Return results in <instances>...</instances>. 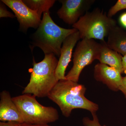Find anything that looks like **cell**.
<instances>
[{
    "mask_svg": "<svg viewBox=\"0 0 126 126\" xmlns=\"http://www.w3.org/2000/svg\"><path fill=\"white\" fill-rule=\"evenodd\" d=\"M119 90L121 91L126 98V76L123 77L122 82L119 88Z\"/></svg>",
    "mask_w": 126,
    "mask_h": 126,
    "instance_id": "19",
    "label": "cell"
},
{
    "mask_svg": "<svg viewBox=\"0 0 126 126\" xmlns=\"http://www.w3.org/2000/svg\"><path fill=\"white\" fill-rule=\"evenodd\" d=\"M80 39L79 32L78 31L68 36L63 42L55 71V76L58 81L65 79V70L71 61L73 50Z\"/></svg>",
    "mask_w": 126,
    "mask_h": 126,
    "instance_id": "9",
    "label": "cell"
},
{
    "mask_svg": "<svg viewBox=\"0 0 126 126\" xmlns=\"http://www.w3.org/2000/svg\"><path fill=\"white\" fill-rule=\"evenodd\" d=\"M98 60L101 63L114 68L123 73L122 56L119 53L109 47L106 42H102L101 43Z\"/></svg>",
    "mask_w": 126,
    "mask_h": 126,
    "instance_id": "12",
    "label": "cell"
},
{
    "mask_svg": "<svg viewBox=\"0 0 126 126\" xmlns=\"http://www.w3.org/2000/svg\"><path fill=\"white\" fill-rule=\"evenodd\" d=\"M94 78L106 84L110 90L117 92L122 82L121 73L114 68L99 63L94 66Z\"/></svg>",
    "mask_w": 126,
    "mask_h": 126,
    "instance_id": "10",
    "label": "cell"
},
{
    "mask_svg": "<svg viewBox=\"0 0 126 126\" xmlns=\"http://www.w3.org/2000/svg\"><path fill=\"white\" fill-rule=\"evenodd\" d=\"M93 119L88 117H84L82 119L83 124L84 126H102L99 123L98 117L96 113L92 114Z\"/></svg>",
    "mask_w": 126,
    "mask_h": 126,
    "instance_id": "16",
    "label": "cell"
},
{
    "mask_svg": "<svg viewBox=\"0 0 126 126\" xmlns=\"http://www.w3.org/2000/svg\"><path fill=\"white\" fill-rule=\"evenodd\" d=\"M62 5L57 12L59 18L65 23L73 25L88 12L94 0H61Z\"/></svg>",
    "mask_w": 126,
    "mask_h": 126,
    "instance_id": "8",
    "label": "cell"
},
{
    "mask_svg": "<svg viewBox=\"0 0 126 126\" xmlns=\"http://www.w3.org/2000/svg\"><path fill=\"white\" fill-rule=\"evenodd\" d=\"M78 31L76 29H66L59 26L51 18L49 11L43 14L37 30L32 36V49L38 47L45 54H53L60 56L62 45L66 38Z\"/></svg>",
    "mask_w": 126,
    "mask_h": 126,
    "instance_id": "2",
    "label": "cell"
},
{
    "mask_svg": "<svg viewBox=\"0 0 126 126\" xmlns=\"http://www.w3.org/2000/svg\"><path fill=\"white\" fill-rule=\"evenodd\" d=\"M117 25L116 20L99 8L88 12L73 26L79 32L81 39H96L105 41L110 31Z\"/></svg>",
    "mask_w": 126,
    "mask_h": 126,
    "instance_id": "4",
    "label": "cell"
},
{
    "mask_svg": "<svg viewBox=\"0 0 126 126\" xmlns=\"http://www.w3.org/2000/svg\"><path fill=\"white\" fill-rule=\"evenodd\" d=\"M14 12L19 24V29L26 32L30 28L38 29L41 17L36 11L29 8L22 0H1Z\"/></svg>",
    "mask_w": 126,
    "mask_h": 126,
    "instance_id": "7",
    "label": "cell"
},
{
    "mask_svg": "<svg viewBox=\"0 0 126 126\" xmlns=\"http://www.w3.org/2000/svg\"><path fill=\"white\" fill-rule=\"evenodd\" d=\"M58 63L53 54H45L44 59L39 63L33 58L29 82L22 94H31L39 98L48 97L58 81L55 76Z\"/></svg>",
    "mask_w": 126,
    "mask_h": 126,
    "instance_id": "3",
    "label": "cell"
},
{
    "mask_svg": "<svg viewBox=\"0 0 126 126\" xmlns=\"http://www.w3.org/2000/svg\"><path fill=\"white\" fill-rule=\"evenodd\" d=\"M23 2L32 10L36 11L41 17L43 13L49 11L56 0H23Z\"/></svg>",
    "mask_w": 126,
    "mask_h": 126,
    "instance_id": "14",
    "label": "cell"
},
{
    "mask_svg": "<svg viewBox=\"0 0 126 126\" xmlns=\"http://www.w3.org/2000/svg\"><path fill=\"white\" fill-rule=\"evenodd\" d=\"M126 9V0H118L109 10L108 16L112 18L118 12Z\"/></svg>",
    "mask_w": 126,
    "mask_h": 126,
    "instance_id": "15",
    "label": "cell"
},
{
    "mask_svg": "<svg viewBox=\"0 0 126 126\" xmlns=\"http://www.w3.org/2000/svg\"><path fill=\"white\" fill-rule=\"evenodd\" d=\"M119 21L122 26L126 29V12H124L120 16Z\"/></svg>",
    "mask_w": 126,
    "mask_h": 126,
    "instance_id": "20",
    "label": "cell"
},
{
    "mask_svg": "<svg viewBox=\"0 0 126 126\" xmlns=\"http://www.w3.org/2000/svg\"><path fill=\"white\" fill-rule=\"evenodd\" d=\"M21 124L16 122H0V126H19Z\"/></svg>",
    "mask_w": 126,
    "mask_h": 126,
    "instance_id": "18",
    "label": "cell"
},
{
    "mask_svg": "<svg viewBox=\"0 0 126 126\" xmlns=\"http://www.w3.org/2000/svg\"><path fill=\"white\" fill-rule=\"evenodd\" d=\"M0 121L24 123L22 116L10 93L3 90L0 94Z\"/></svg>",
    "mask_w": 126,
    "mask_h": 126,
    "instance_id": "11",
    "label": "cell"
},
{
    "mask_svg": "<svg viewBox=\"0 0 126 126\" xmlns=\"http://www.w3.org/2000/svg\"><path fill=\"white\" fill-rule=\"evenodd\" d=\"M19 126H50L48 124L45 125H33V124H27V123H21Z\"/></svg>",
    "mask_w": 126,
    "mask_h": 126,
    "instance_id": "22",
    "label": "cell"
},
{
    "mask_svg": "<svg viewBox=\"0 0 126 126\" xmlns=\"http://www.w3.org/2000/svg\"><path fill=\"white\" fill-rule=\"evenodd\" d=\"M101 44L93 39H83L78 43L73 54V65L65 79L78 82L81 72L95 60H98Z\"/></svg>",
    "mask_w": 126,
    "mask_h": 126,
    "instance_id": "6",
    "label": "cell"
},
{
    "mask_svg": "<svg viewBox=\"0 0 126 126\" xmlns=\"http://www.w3.org/2000/svg\"><path fill=\"white\" fill-rule=\"evenodd\" d=\"M106 44L111 49L123 56L126 55V31L116 25L111 30L108 36Z\"/></svg>",
    "mask_w": 126,
    "mask_h": 126,
    "instance_id": "13",
    "label": "cell"
},
{
    "mask_svg": "<svg viewBox=\"0 0 126 126\" xmlns=\"http://www.w3.org/2000/svg\"><path fill=\"white\" fill-rule=\"evenodd\" d=\"M86 88L84 85L69 80L58 81L48 97L59 106L62 114L66 117L70 116L72 110L81 109L96 113L99 109L97 104L85 96Z\"/></svg>",
    "mask_w": 126,
    "mask_h": 126,
    "instance_id": "1",
    "label": "cell"
},
{
    "mask_svg": "<svg viewBox=\"0 0 126 126\" xmlns=\"http://www.w3.org/2000/svg\"><path fill=\"white\" fill-rule=\"evenodd\" d=\"M103 126H106V125H104Z\"/></svg>",
    "mask_w": 126,
    "mask_h": 126,
    "instance_id": "23",
    "label": "cell"
},
{
    "mask_svg": "<svg viewBox=\"0 0 126 126\" xmlns=\"http://www.w3.org/2000/svg\"><path fill=\"white\" fill-rule=\"evenodd\" d=\"M5 5L3 2L0 1V18L3 17H9L14 18L15 17V16L7 10Z\"/></svg>",
    "mask_w": 126,
    "mask_h": 126,
    "instance_id": "17",
    "label": "cell"
},
{
    "mask_svg": "<svg viewBox=\"0 0 126 126\" xmlns=\"http://www.w3.org/2000/svg\"><path fill=\"white\" fill-rule=\"evenodd\" d=\"M36 96L31 94H23L12 97L22 116L24 123L45 125L54 122L59 119L57 109L40 104Z\"/></svg>",
    "mask_w": 126,
    "mask_h": 126,
    "instance_id": "5",
    "label": "cell"
},
{
    "mask_svg": "<svg viewBox=\"0 0 126 126\" xmlns=\"http://www.w3.org/2000/svg\"><path fill=\"white\" fill-rule=\"evenodd\" d=\"M122 64L123 73H124L126 74V55L122 56Z\"/></svg>",
    "mask_w": 126,
    "mask_h": 126,
    "instance_id": "21",
    "label": "cell"
}]
</instances>
